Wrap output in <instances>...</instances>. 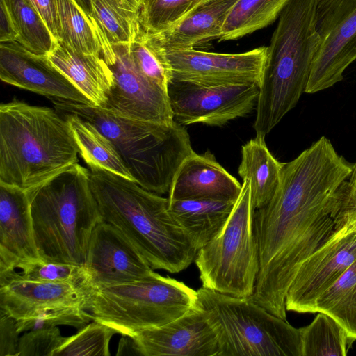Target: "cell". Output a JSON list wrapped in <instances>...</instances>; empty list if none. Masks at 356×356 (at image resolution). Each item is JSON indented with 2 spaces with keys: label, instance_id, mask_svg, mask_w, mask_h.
<instances>
[{
  "label": "cell",
  "instance_id": "cell-1",
  "mask_svg": "<svg viewBox=\"0 0 356 356\" xmlns=\"http://www.w3.org/2000/svg\"><path fill=\"white\" fill-rule=\"evenodd\" d=\"M353 164L321 136L284 163L271 200L256 209L259 271L251 299L286 320L288 289L302 264L333 233L341 190Z\"/></svg>",
  "mask_w": 356,
  "mask_h": 356
},
{
  "label": "cell",
  "instance_id": "cell-2",
  "mask_svg": "<svg viewBox=\"0 0 356 356\" xmlns=\"http://www.w3.org/2000/svg\"><path fill=\"white\" fill-rule=\"evenodd\" d=\"M90 177L103 221L120 229L153 270L178 273L195 261L198 250L171 215L168 198L99 167L90 168Z\"/></svg>",
  "mask_w": 356,
  "mask_h": 356
},
{
  "label": "cell",
  "instance_id": "cell-3",
  "mask_svg": "<svg viewBox=\"0 0 356 356\" xmlns=\"http://www.w3.org/2000/svg\"><path fill=\"white\" fill-rule=\"evenodd\" d=\"M70 127L56 109L13 99L0 106V183L29 191L78 163Z\"/></svg>",
  "mask_w": 356,
  "mask_h": 356
},
{
  "label": "cell",
  "instance_id": "cell-4",
  "mask_svg": "<svg viewBox=\"0 0 356 356\" xmlns=\"http://www.w3.org/2000/svg\"><path fill=\"white\" fill-rule=\"evenodd\" d=\"M316 6L317 0H290L279 16L259 82L256 136L269 134L305 92L320 46Z\"/></svg>",
  "mask_w": 356,
  "mask_h": 356
},
{
  "label": "cell",
  "instance_id": "cell-5",
  "mask_svg": "<svg viewBox=\"0 0 356 356\" xmlns=\"http://www.w3.org/2000/svg\"><path fill=\"white\" fill-rule=\"evenodd\" d=\"M50 99L58 112L76 114L95 125L114 145L134 181L149 191L168 193L180 165L195 153L187 130L175 120H139L91 104Z\"/></svg>",
  "mask_w": 356,
  "mask_h": 356
},
{
  "label": "cell",
  "instance_id": "cell-6",
  "mask_svg": "<svg viewBox=\"0 0 356 356\" xmlns=\"http://www.w3.org/2000/svg\"><path fill=\"white\" fill-rule=\"evenodd\" d=\"M28 193L40 258L84 266L91 234L103 221L90 170L76 163Z\"/></svg>",
  "mask_w": 356,
  "mask_h": 356
},
{
  "label": "cell",
  "instance_id": "cell-7",
  "mask_svg": "<svg viewBox=\"0 0 356 356\" xmlns=\"http://www.w3.org/2000/svg\"><path fill=\"white\" fill-rule=\"evenodd\" d=\"M84 291L82 308L91 320L128 337L169 323L198 305L197 291L154 271L135 281Z\"/></svg>",
  "mask_w": 356,
  "mask_h": 356
},
{
  "label": "cell",
  "instance_id": "cell-8",
  "mask_svg": "<svg viewBox=\"0 0 356 356\" xmlns=\"http://www.w3.org/2000/svg\"><path fill=\"white\" fill-rule=\"evenodd\" d=\"M198 305L215 330L218 356H302L299 328L253 301L202 286Z\"/></svg>",
  "mask_w": 356,
  "mask_h": 356
},
{
  "label": "cell",
  "instance_id": "cell-9",
  "mask_svg": "<svg viewBox=\"0 0 356 356\" xmlns=\"http://www.w3.org/2000/svg\"><path fill=\"white\" fill-rule=\"evenodd\" d=\"M250 183L244 179L222 230L198 250L195 262L202 286L240 298L251 297L259 271Z\"/></svg>",
  "mask_w": 356,
  "mask_h": 356
},
{
  "label": "cell",
  "instance_id": "cell-10",
  "mask_svg": "<svg viewBox=\"0 0 356 356\" xmlns=\"http://www.w3.org/2000/svg\"><path fill=\"white\" fill-rule=\"evenodd\" d=\"M174 120L181 125L222 126L257 106L259 81L204 84L172 78L167 90Z\"/></svg>",
  "mask_w": 356,
  "mask_h": 356
},
{
  "label": "cell",
  "instance_id": "cell-11",
  "mask_svg": "<svg viewBox=\"0 0 356 356\" xmlns=\"http://www.w3.org/2000/svg\"><path fill=\"white\" fill-rule=\"evenodd\" d=\"M316 28L320 46L305 92L308 94L342 81L356 60V0H317Z\"/></svg>",
  "mask_w": 356,
  "mask_h": 356
},
{
  "label": "cell",
  "instance_id": "cell-12",
  "mask_svg": "<svg viewBox=\"0 0 356 356\" xmlns=\"http://www.w3.org/2000/svg\"><path fill=\"white\" fill-rule=\"evenodd\" d=\"M356 260V220L334 229L300 266L286 293V311L315 313L318 298Z\"/></svg>",
  "mask_w": 356,
  "mask_h": 356
},
{
  "label": "cell",
  "instance_id": "cell-13",
  "mask_svg": "<svg viewBox=\"0 0 356 356\" xmlns=\"http://www.w3.org/2000/svg\"><path fill=\"white\" fill-rule=\"evenodd\" d=\"M112 47L115 60L108 65L114 84L102 108L131 119L172 122L174 118L167 91L140 72L131 56L129 44Z\"/></svg>",
  "mask_w": 356,
  "mask_h": 356
},
{
  "label": "cell",
  "instance_id": "cell-14",
  "mask_svg": "<svg viewBox=\"0 0 356 356\" xmlns=\"http://www.w3.org/2000/svg\"><path fill=\"white\" fill-rule=\"evenodd\" d=\"M84 266L88 287L132 282L154 272L128 238L105 221L97 224L91 234Z\"/></svg>",
  "mask_w": 356,
  "mask_h": 356
},
{
  "label": "cell",
  "instance_id": "cell-15",
  "mask_svg": "<svg viewBox=\"0 0 356 356\" xmlns=\"http://www.w3.org/2000/svg\"><path fill=\"white\" fill-rule=\"evenodd\" d=\"M165 53L174 79L204 84L260 82L268 47L239 54L207 52L195 49Z\"/></svg>",
  "mask_w": 356,
  "mask_h": 356
},
{
  "label": "cell",
  "instance_id": "cell-16",
  "mask_svg": "<svg viewBox=\"0 0 356 356\" xmlns=\"http://www.w3.org/2000/svg\"><path fill=\"white\" fill-rule=\"evenodd\" d=\"M143 356H218L216 332L204 309L197 306L180 318L136 332L131 337Z\"/></svg>",
  "mask_w": 356,
  "mask_h": 356
},
{
  "label": "cell",
  "instance_id": "cell-17",
  "mask_svg": "<svg viewBox=\"0 0 356 356\" xmlns=\"http://www.w3.org/2000/svg\"><path fill=\"white\" fill-rule=\"evenodd\" d=\"M0 79L49 99L91 104L47 56L33 54L17 41L0 42Z\"/></svg>",
  "mask_w": 356,
  "mask_h": 356
},
{
  "label": "cell",
  "instance_id": "cell-18",
  "mask_svg": "<svg viewBox=\"0 0 356 356\" xmlns=\"http://www.w3.org/2000/svg\"><path fill=\"white\" fill-rule=\"evenodd\" d=\"M38 259L29 193L0 183V274Z\"/></svg>",
  "mask_w": 356,
  "mask_h": 356
},
{
  "label": "cell",
  "instance_id": "cell-19",
  "mask_svg": "<svg viewBox=\"0 0 356 356\" xmlns=\"http://www.w3.org/2000/svg\"><path fill=\"white\" fill-rule=\"evenodd\" d=\"M241 189L242 184L208 150L202 154L195 152L181 163L168 199L236 202Z\"/></svg>",
  "mask_w": 356,
  "mask_h": 356
},
{
  "label": "cell",
  "instance_id": "cell-20",
  "mask_svg": "<svg viewBox=\"0 0 356 356\" xmlns=\"http://www.w3.org/2000/svg\"><path fill=\"white\" fill-rule=\"evenodd\" d=\"M85 296L83 288L68 283L28 280L15 270L0 274V311L16 320L48 305L82 307Z\"/></svg>",
  "mask_w": 356,
  "mask_h": 356
},
{
  "label": "cell",
  "instance_id": "cell-21",
  "mask_svg": "<svg viewBox=\"0 0 356 356\" xmlns=\"http://www.w3.org/2000/svg\"><path fill=\"white\" fill-rule=\"evenodd\" d=\"M47 58L92 105L105 106L114 81L112 70L102 56L77 52L57 42Z\"/></svg>",
  "mask_w": 356,
  "mask_h": 356
},
{
  "label": "cell",
  "instance_id": "cell-22",
  "mask_svg": "<svg viewBox=\"0 0 356 356\" xmlns=\"http://www.w3.org/2000/svg\"><path fill=\"white\" fill-rule=\"evenodd\" d=\"M237 0H203L172 29L152 34L165 51L194 49L218 39L229 12Z\"/></svg>",
  "mask_w": 356,
  "mask_h": 356
},
{
  "label": "cell",
  "instance_id": "cell-23",
  "mask_svg": "<svg viewBox=\"0 0 356 356\" xmlns=\"http://www.w3.org/2000/svg\"><path fill=\"white\" fill-rule=\"evenodd\" d=\"M235 203L216 200H168V207L198 250L222 230Z\"/></svg>",
  "mask_w": 356,
  "mask_h": 356
},
{
  "label": "cell",
  "instance_id": "cell-24",
  "mask_svg": "<svg viewBox=\"0 0 356 356\" xmlns=\"http://www.w3.org/2000/svg\"><path fill=\"white\" fill-rule=\"evenodd\" d=\"M284 163L270 152L265 137L256 136L241 148L238 173L250 183L251 202L254 210L265 206L276 192Z\"/></svg>",
  "mask_w": 356,
  "mask_h": 356
},
{
  "label": "cell",
  "instance_id": "cell-25",
  "mask_svg": "<svg viewBox=\"0 0 356 356\" xmlns=\"http://www.w3.org/2000/svg\"><path fill=\"white\" fill-rule=\"evenodd\" d=\"M60 40L75 51L101 56L108 65L115 60L112 46L102 34L93 17L74 0H57Z\"/></svg>",
  "mask_w": 356,
  "mask_h": 356
},
{
  "label": "cell",
  "instance_id": "cell-26",
  "mask_svg": "<svg viewBox=\"0 0 356 356\" xmlns=\"http://www.w3.org/2000/svg\"><path fill=\"white\" fill-rule=\"evenodd\" d=\"M60 113L70 127L79 154L89 168L99 167L134 181L114 145L95 125L76 114Z\"/></svg>",
  "mask_w": 356,
  "mask_h": 356
},
{
  "label": "cell",
  "instance_id": "cell-27",
  "mask_svg": "<svg viewBox=\"0 0 356 356\" xmlns=\"http://www.w3.org/2000/svg\"><path fill=\"white\" fill-rule=\"evenodd\" d=\"M143 0H92V17L111 45L129 44L140 27Z\"/></svg>",
  "mask_w": 356,
  "mask_h": 356
},
{
  "label": "cell",
  "instance_id": "cell-28",
  "mask_svg": "<svg viewBox=\"0 0 356 356\" xmlns=\"http://www.w3.org/2000/svg\"><path fill=\"white\" fill-rule=\"evenodd\" d=\"M290 0H237L230 9L218 41L238 40L271 24Z\"/></svg>",
  "mask_w": 356,
  "mask_h": 356
},
{
  "label": "cell",
  "instance_id": "cell-29",
  "mask_svg": "<svg viewBox=\"0 0 356 356\" xmlns=\"http://www.w3.org/2000/svg\"><path fill=\"white\" fill-rule=\"evenodd\" d=\"M333 318L356 341V260L316 300L315 313Z\"/></svg>",
  "mask_w": 356,
  "mask_h": 356
},
{
  "label": "cell",
  "instance_id": "cell-30",
  "mask_svg": "<svg viewBox=\"0 0 356 356\" xmlns=\"http://www.w3.org/2000/svg\"><path fill=\"white\" fill-rule=\"evenodd\" d=\"M10 14L17 42L34 54L47 56L57 41L29 0H1Z\"/></svg>",
  "mask_w": 356,
  "mask_h": 356
},
{
  "label": "cell",
  "instance_id": "cell-31",
  "mask_svg": "<svg viewBox=\"0 0 356 356\" xmlns=\"http://www.w3.org/2000/svg\"><path fill=\"white\" fill-rule=\"evenodd\" d=\"M299 330L302 356H345L354 341L341 325L323 312Z\"/></svg>",
  "mask_w": 356,
  "mask_h": 356
},
{
  "label": "cell",
  "instance_id": "cell-32",
  "mask_svg": "<svg viewBox=\"0 0 356 356\" xmlns=\"http://www.w3.org/2000/svg\"><path fill=\"white\" fill-rule=\"evenodd\" d=\"M131 56L140 72L149 81L167 91L172 70L165 51L154 35L142 26L129 44Z\"/></svg>",
  "mask_w": 356,
  "mask_h": 356
},
{
  "label": "cell",
  "instance_id": "cell-33",
  "mask_svg": "<svg viewBox=\"0 0 356 356\" xmlns=\"http://www.w3.org/2000/svg\"><path fill=\"white\" fill-rule=\"evenodd\" d=\"M203 0H143L140 22L151 34L167 31L178 24Z\"/></svg>",
  "mask_w": 356,
  "mask_h": 356
},
{
  "label": "cell",
  "instance_id": "cell-34",
  "mask_svg": "<svg viewBox=\"0 0 356 356\" xmlns=\"http://www.w3.org/2000/svg\"><path fill=\"white\" fill-rule=\"evenodd\" d=\"M117 332L111 327L92 321L65 341L54 356H110L109 344Z\"/></svg>",
  "mask_w": 356,
  "mask_h": 356
},
{
  "label": "cell",
  "instance_id": "cell-35",
  "mask_svg": "<svg viewBox=\"0 0 356 356\" xmlns=\"http://www.w3.org/2000/svg\"><path fill=\"white\" fill-rule=\"evenodd\" d=\"M91 320L79 305H53L37 308L17 320L19 332L69 325L80 329Z\"/></svg>",
  "mask_w": 356,
  "mask_h": 356
},
{
  "label": "cell",
  "instance_id": "cell-36",
  "mask_svg": "<svg viewBox=\"0 0 356 356\" xmlns=\"http://www.w3.org/2000/svg\"><path fill=\"white\" fill-rule=\"evenodd\" d=\"M19 274L24 278L44 282L68 283L86 289L88 274L84 266L47 261L38 259L19 264Z\"/></svg>",
  "mask_w": 356,
  "mask_h": 356
},
{
  "label": "cell",
  "instance_id": "cell-37",
  "mask_svg": "<svg viewBox=\"0 0 356 356\" xmlns=\"http://www.w3.org/2000/svg\"><path fill=\"white\" fill-rule=\"evenodd\" d=\"M66 339L58 327L26 331L19 338L18 356H54Z\"/></svg>",
  "mask_w": 356,
  "mask_h": 356
},
{
  "label": "cell",
  "instance_id": "cell-38",
  "mask_svg": "<svg viewBox=\"0 0 356 356\" xmlns=\"http://www.w3.org/2000/svg\"><path fill=\"white\" fill-rule=\"evenodd\" d=\"M356 220V162L352 173L341 190L339 209L335 218L334 229Z\"/></svg>",
  "mask_w": 356,
  "mask_h": 356
},
{
  "label": "cell",
  "instance_id": "cell-39",
  "mask_svg": "<svg viewBox=\"0 0 356 356\" xmlns=\"http://www.w3.org/2000/svg\"><path fill=\"white\" fill-rule=\"evenodd\" d=\"M19 334L17 320L0 311V356H18Z\"/></svg>",
  "mask_w": 356,
  "mask_h": 356
},
{
  "label": "cell",
  "instance_id": "cell-40",
  "mask_svg": "<svg viewBox=\"0 0 356 356\" xmlns=\"http://www.w3.org/2000/svg\"><path fill=\"white\" fill-rule=\"evenodd\" d=\"M44 20L56 41L60 40L57 0H29Z\"/></svg>",
  "mask_w": 356,
  "mask_h": 356
},
{
  "label": "cell",
  "instance_id": "cell-41",
  "mask_svg": "<svg viewBox=\"0 0 356 356\" xmlns=\"http://www.w3.org/2000/svg\"><path fill=\"white\" fill-rule=\"evenodd\" d=\"M17 38L10 14L4 3L0 0V42L17 41Z\"/></svg>",
  "mask_w": 356,
  "mask_h": 356
},
{
  "label": "cell",
  "instance_id": "cell-42",
  "mask_svg": "<svg viewBox=\"0 0 356 356\" xmlns=\"http://www.w3.org/2000/svg\"><path fill=\"white\" fill-rule=\"evenodd\" d=\"M74 1L86 13L92 16V0Z\"/></svg>",
  "mask_w": 356,
  "mask_h": 356
}]
</instances>
